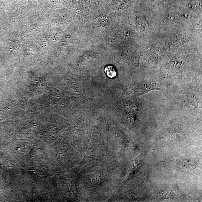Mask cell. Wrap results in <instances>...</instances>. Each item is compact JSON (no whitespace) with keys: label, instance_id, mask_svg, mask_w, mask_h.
I'll return each instance as SVG.
<instances>
[{"label":"cell","instance_id":"obj_1","mask_svg":"<svg viewBox=\"0 0 202 202\" xmlns=\"http://www.w3.org/2000/svg\"><path fill=\"white\" fill-rule=\"evenodd\" d=\"M104 71L107 76L109 78H113L117 76V71L113 66H108L106 67Z\"/></svg>","mask_w":202,"mask_h":202},{"label":"cell","instance_id":"obj_2","mask_svg":"<svg viewBox=\"0 0 202 202\" xmlns=\"http://www.w3.org/2000/svg\"><path fill=\"white\" fill-rule=\"evenodd\" d=\"M195 163L192 161L189 160L184 161V167L186 169L190 170H195Z\"/></svg>","mask_w":202,"mask_h":202},{"label":"cell","instance_id":"obj_3","mask_svg":"<svg viewBox=\"0 0 202 202\" xmlns=\"http://www.w3.org/2000/svg\"><path fill=\"white\" fill-rule=\"evenodd\" d=\"M176 192L175 191V190L174 189H171L170 190H165V191L163 192V196H168V198L172 196L174 197V195H176Z\"/></svg>","mask_w":202,"mask_h":202}]
</instances>
